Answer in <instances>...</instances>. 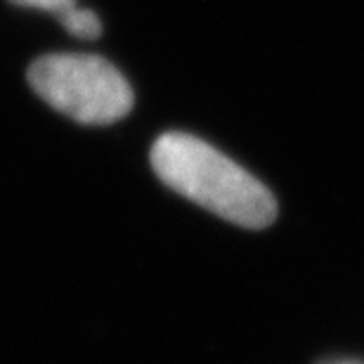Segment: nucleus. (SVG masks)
Instances as JSON below:
<instances>
[{"mask_svg":"<svg viewBox=\"0 0 364 364\" xmlns=\"http://www.w3.org/2000/svg\"><path fill=\"white\" fill-rule=\"evenodd\" d=\"M149 161L166 187L223 220L249 230L270 228L277 220L270 189L201 137L164 133L151 147Z\"/></svg>","mask_w":364,"mask_h":364,"instance_id":"f257e3e1","label":"nucleus"},{"mask_svg":"<svg viewBox=\"0 0 364 364\" xmlns=\"http://www.w3.org/2000/svg\"><path fill=\"white\" fill-rule=\"evenodd\" d=\"M26 78L43 102L83 126H112L126 119L135 105L126 76L100 55L38 57Z\"/></svg>","mask_w":364,"mask_h":364,"instance_id":"f03ea898","label":"nucleus"},{"mask_svg":"<svg viewBox=\"0 0 364 364\" xmlns=\"http://www.w3.org/2000/svg\"><path fill=\"white\" fill-rule=\"evenodd\" d=\"M57 21H60L71 36H76V38L92 41L102 33V21L97 14L92 10H85V7H78V5L71 7V10H67L64 14H60Z\"/></svg>","mask_w":364,"mask_h":364,"instance_id":"7ed1b4c3","label":"nucleus"},{"mask_svg":"<svg viewBox=\"0 0 364 364\" xmlns=\"http://www.w3.org/2000/svg\"><path fill=\"white\" fill-rule=\"evenodd\" d=\"M12 5H19V7H33V10H46V12H53L55 17H60L71 7H76V0H10Z\"/></svg>","mask_w":364,"mask_h":364,"instance_id":"20e7f679","label":"nucleus"}]
</instances>
